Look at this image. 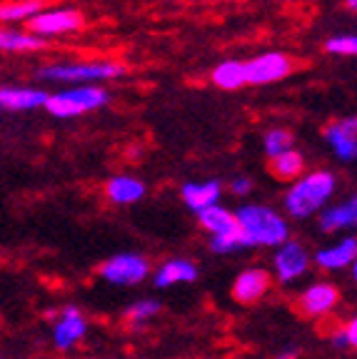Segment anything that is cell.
I'll return each mask as SVG.
<instances>
[{"label": "cell", "mask_w": 357, "mask_h": 359, "mask_svg": "<svg viewBox=\"0 0 357 359\" xmlns=\"http://www.w3.org/2000/svg\"><path fill=\"white\" fill-rule=\"evenodd\" d=\"M197 275H200V269H197V264L193 259L170 257L152 272V282H155L157 290H168V287L190 285V282L197 280Z\"/></svg>", "instance_id": "obj_17"}, {"label": "cell", "mask_w": 357, "mask_h": 359, "mask_svg": "<svg viewBox=\"0 0 357 359\" xmlns=\"http://www.w3.org/2000/svg\"><path fill=\"white\" fill-rule=\"evenodd\" d=\"M0 359H6V357H0Z\"/></svg>", "instance_id": "obj_32"}, {"label": "cell", "mask_w": 357, "mask_h": 359, "mask_svg": "<svg viewBox=\"0 0 357 359\" xmlns=\"http://www.w3.org/2000/svg\"><path fill=\"white\" fill-rule=\"evenodd\" d=\"M350 275H352V280H355V285H357V259L352 262V267H350Z\"/></svg>", "instance_id": "obj_31"}, {"label": "cell", "mask_w": 357, "mask_h": 359, "mask_svg": "<svg viewBox=\"0 0 357 359\" xmlns=\"http://www.w3.org/2000/svg\"><path fill=\"white\" fill-rule=\"evenodd\" d=\"M110 102V93L103 85H73L67 90H58L48 95L45 110L51 118L58 120H73L80 115H88L105 107Z\"/></svg>", "instance_id": "obj_4"}, {"label": "cell", "mask_w": 357, "mask_h": 359, "mask_svg": "<svg viewBox=\"0 0 357 359\" xmlns=\"http://www.w3.org/2000/svg\"><path fill=\"white\" fill-rule=\"evenodd\" d=\"M43 11H45L43 0H13V3H0V22H30Z\"/></svg>", "instance_id": "obj_24"}, {"label": "cell", "mask_w": 357, "mask_h": 359, "mask_svg": "<svg viewBox=\"0 0 357 359\" xmlns=\"http://www.w3.org/2000/svg\"><path fill=\"white\" fill-rule=\"evenodd\" d=\"M320 230L325 235H337V232L357 230V192L347 200L327 205L320 212Z\"/></svg>", "instance_id": "obj_16"}, {"label": "cell", "mask_w": 357, "mask_h": 359, "mask_svg": "<svg viewBox=\"0 0 357 359\" xmlns=\"http://www.w3.org/2000/svg\"><path fill=\"white\" fill-rule=\"evenodd\" d=\"M292 57L283 50H268L245 60V80L247 85H273L285 80L292 73Z\"/></svg>", "instance_id": "obj_9"}, {"label": "cell", "mask_w": 357, "mask_h": 359, "mask_svg": "<svg viewBox=\"0 0 357 359\" xmlns=\"http://www.w3.org/2000/svg\"><path fill=\"white\" fill-rule=\"evenodd\" d=\"M323 137L330 145V150L335 152L337 160H342V163L357 160V115H347V118H337L327 123L323 130Z\"/></svg>", "instance_id": "obj_12"}, {"label": "cell", "mask_w": 357, "mask_h": 359, "mask_svg": "<svg viewBox=\"0 0 357 359\" xmlns=\"http://www.w3.org/2000/svg\"><path fill=\"white\" fill-rule=\"evenodd\" d=\"M125 75V65L115 60H83V62H48L38 70V78L51 83L100 85Z\"/></svg>", "instance_id": "obj_3"}, {"label": "cell", "mask_w": 357, "mask_h": 359, "mask_svg": "<svg viewBox=\"0 0 357 359\" xmlns=\"http://www.w3.org/2000/svg\"><path fill=\"white\" fill-rule=\"evenodd\" d=\"M270 172L275 180H283V182H295L302 172H305V157L300 150H287L283 155L273 157L270 160Z\"/></svg>", "instance_id": "obj_21"}, {"label": "cell", "mask_w": 357, "mask_h": 359, "mask_svg": "<svg viewBox=\"0 0 357 359\" xmlns=\"http://www.w3.org/2000/svg\"><path fill=\"white\" fill-rule=\"evenodd\" d=\"M270 287H273V275L263 267H245L242 272H238L233 282V299L238 304H255L263 297H268Z\"/></svg>", "instance_id": "obj_13"}, {"label": "cell", "mask_w": 357, "mask_h": 359, "mask_svg": "<svg viewBox=\"0 0 357 359\" xmlns=\"http://www.w3.org/2000/svg\"><path fill=\"white\" fill-rule=\"evenodd\" d=\"M98 275L112 287H138L152 275V264L140 252H115L98 267Z\"/></svg>", "instance_id": "obj_6"}, {"label": "cell", "mask_w": 357, "mask_h": 359, "mask_svg": "<svg viewBox=\"0 0 357 359\" xmlns=\"http://www.w3.org/2000/svg\"><path fill=\"white\" fill-rule=\"evenodd\" d=\"M53 347L58 352L67 354L78 349L80 344L85 342V337L90 332V325H88V317L85 312L78 307V304H63L58 312H53Z\"/></svg>", "instance_id": "obj_7"}, {"label": "cell", "mask_w": 357, "mask_h": 359, "mask_svg": "<svg viewBox=\"0 0 357 359\" xmlns=\"http://www.w3.org/2000/svg\"><path fill=\"white\" fill-rule=\"evenodd\" d=\"M235 217L240 224L242 245L245 250L252 247H265V250H278L280 245L290 240V222L285 215L263 202H245L235 210Z\"/></svg>", "instance_id": "obj_1"}, {"label": "cell", "mask_w": 357, "mask_h": 359, "mask_svg": "<svg viewBox=\"0 0 357 359\" xmlns=\"http://www.w3.org/2000/svg\"><path fill=\"white\" fill-rule=\"evenodd\" d=\"M325 50L330 55H340V57H355L357 55V35L347 33V35H330L325 40Z\"/></svg>", "instance_id": "obj_26"}, {"label": "cell", "mask_w": 357, "mask_h": 359, "mask_svg": "<svg viewBox=\"0 0 357 359\" xmlns=\"http://www.w3.org/2000/svg\"><path fill=\"white\" fill-rule=\"evenodd\" d=\"M197 222L210 235V250L215 255H233L245 250L235 210H228L225 205H212L197 215Z\"/></svg>", "instance_id": "obj_5"}, {"label": "cell", "mask_w": 357, "mask_h": 359, "mask_svg": "<svg viewBox=\"0 0 357 359\" xmlns=\"http://www.w3.org/2000/svg\"><path fill=\"white\" fill-rule=\"evenodd\" d=\"M160 309H162L160 299L140 297V299H135V302H130L128 307H125L123 317H125V322L133 327V330H143L148 322H152L157 314H160Z\"/></svg>", "instance_id": "obj_23"}, {"label": "cell", "mask_w": 357, "mask_h": 359, "mask_svg": "<svg viewBox=\"0 0 357 359\" xmlns=\"http://www.w3.org/2000/svg\"><path fill=\"white\" fill-rule=\"evenodd\" d=\"M357 259V237H340L332 245L320 247L313 255V262L318 264L323 272H340V269H350L352 262Z\"/></svg>", "instance_id": "obj_14"}, {"label": "cell", "mask_w": 357, "mask_h": 359, "mask_svg": "<svg viewBox=\"0 0 357 359\" xmlns=\"http://www.w3.org/2000/svg\"><path fill=\"white\" fill-rule=\"evenodd\" d=\"M210 80H212V85H215V88H220V90H240V88H245V85H247L245 62L235 60V57L218 62V65L212 67Z\"/></svg>", "instance_id": "obj_20"}, {"label": "cell", "mask_w": 357, "mask_h": 359, "mask_svg": "<svg viewBox=\"0 0 357 359\" xmlns=\"http://www.w3.org/2000/svg\"><path fill=\"white\" fill-rule=\"evenodd\" d=\"M345 8L352 13H357V0H345Z\"/></svg>", "instance_id": "obj_30"}, {"label": "cell", "mask_w": 357, "mask_h": 359, "mask_svg": "<svg viewBox=\"0 0 357 359\" xmlns=\"http://www.w3.org/2000/svg\"><path fill=\"white\" fill-rule=\"evenodd\" d=\"M105 195L112 205H135L148 195V187L135 175H112L105 182Z\"/></svg>", "instance_id": "obj_19"}, {"label": "cell", "mask_w": 357, "mask_h": 359, "mask_svg": "<svg viewBox=\"0 0 357 359\" xmlns=\"http://www.w3.org/2000/svg\"><path fill=\"white\" fill-rule=\"evenodd\" d=\"M340 332H342V339H345V347L357 349V314L345 327H340Z\"/></svg>", "instance_id": "obj_28"}, {"label": "cell", "mask_w": 357, "mask_h": 359, "mask_svg": "<svg viewBox=\"0 0 357 359\" xmlns=\"http://www.w3.org/2000/svg\"><path fill=\"white\" fill-rule=\"evenodd\" d=\"M337 177L330 170H310L302 172L283 195V210L292 219H310L323 212L330 205V197H335Z\"/></svg>", "instance_id": "obj_2"}, {"label": "cell", "mask_w": 357, "mask_h": 359, "mask_svg": "<svg viewBox=\"0 0 357 359\" xmlns=\"http://www.w3.org/2000/svg\"><path fill=\"white\" fill-rule=\"evenodd\" d=\"M310 264H313V255L307 252L302 242L290 237L273 252V280H278L280 285H292L307 275Z\"/></svg>", "instance_id": "obj_8"}, {"label": "cell", "mask_w": 357, "mask_h": 359, "mask_svg": "<svg viewBox=\"0 0 357 359\" xmlns=\"http://www.w3.org/2000/svg\"><path fill=\"white\" fill-rule=\"evenodd\" d=\"M85 25V18L75 8H45L43 13L28 22V33L35 38H58V35L75 33Z\"/></svg>", "instance_id": "obj_10"}, {"label": "cell", "mask_w": 357, "mask_h": 359, "mask_svg": "<svg viewBox=\"0 0 357 359\" xmlns=\"http://www.w3.org/2000/svg\"><path fill=\"white\" fill-rule=\"evenodd\" d=\"M297 357H300V349L287 347V349H283V352H278V357L275 359H297Z\"/></svg>", "instance_id": "obj_29"}, {"label": "cell", "mask_w": 357, "mask_h": 359, "mask_svg": "<svg viewBox=\"0 0 357 359\" xmlns=\"http://www.w3.org/2000/svg\"><path fill=\"white\" fill-rule=\"evenodd\" d=\"M220 195H223V185L218 180H205V182H185L180 187V200L185 202V208L190 212L200 215L202 210L220 205Z\"/></svg>", "instance_id": "obj_18"}, {"label": "cell", "mask_w": 357, "mask_h": 359, "mask_svg": "<svg viewBox=\"0 0 357 359\" xmlns=\"http://www.w3.org/2000/svg\"><path fill=\"white\" fill-rule=\"evenodd\" d=\"M340 304V290H337L332 282H313L300 292L297 297V309H300L305 317L310 320H320V317H327L332 314Z\"/></svg>", "instance_id": "obj_11"}, {"label": "cell", "mask_w": 357, "mask_h": 359, "mask_svg": "<svg viewBox=\"0 0 357 359\" xmlns=\"http://www.w3.org/2000/svg\"><path fill=\"white\" fill-rule=\"evenodd\" d=\"M48 95L43 88H28V85H3L0 88V110L8 112H30L45 107Z\"/></svg>", "instance_id": "obj_15"}, {"label": "cell", "mask_w": 357, "mask_h": 359, "mask_svg": "<svg viewBox=\"0 0 357 359\" xmlns=\"http://www.w3.org/2000/svg\"><path fill=\"white\" fill-rule=\"evenodd\" d=\"M252 190H255V182H252L250 177H245V175L233 177V182H230V192H233L235 197H247Z\"/></svg>", "instance_id": "obj_27"}, {"label": "cell", "mask_w": 357, "mask_h": 359, "mask_svg": "<svg viewBox=\"0 0 357 359\" xmlns=\"http://www.w3.org/2000/svg\"><path fill=\"white\" fill-rule=\"evenodd\" d=\"M45 40L35 38L28 30H8L0 28V50L3 53H35L43 50Z\"/></svg>", "instance_id": "obj_22"}, {"label": "cell", "mask_w": 357, "mask_h": 359, "mask_svg": "<svg viewBox=\"0 0 357 359\" xmlns=\"http://www.w3.org/2000/svg\"><path fill=\"white\" fill-rule=\"evenodd\" d=\"M292 142H295V137H292L290 130L270 128L268 133H265V137H263V150H265V155L273 160V157H278V155H283V152L292 150V147H295Z\"/></svg>", "instance_id": "obj_25"}]
</instances>
